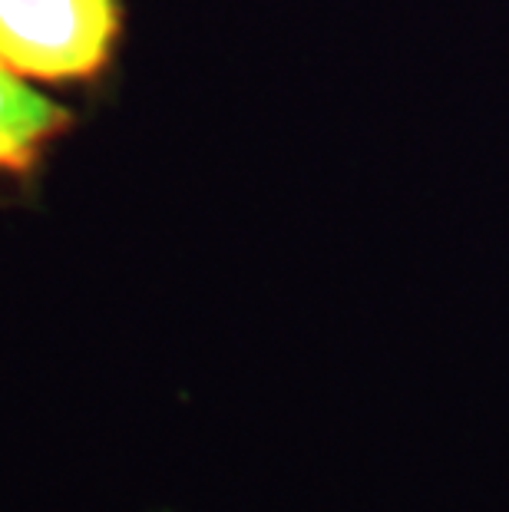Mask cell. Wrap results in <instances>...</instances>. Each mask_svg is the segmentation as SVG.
Here are the masks:
<instances>
[{
	"label": "cell",
	"instance_id": "7a4b0ae2",
	"mask_svg": "<svg viewBox=\"0 0 509 512\" xmlns=\"http://www.w3.org/2000/svg\"><path fill=\"white\" fill-rule=\"evenodd\" d=\"M67 116L17 80L0 60V172H24Z\"/></svg>",
	"mask_w": 509,
	"mask_h": 512
},
{
	"label": "cell",
	"instance_id": "3957f363",
	"mask_svg": "<svg viewBox=\"0 0 509 512\" xmlns=\"http://www.w3.org/2000/svg\"><path fill=\"white\" fill-rule=\"evenodd\" d=\"M153 512H169V509H153Z\"/></svg>",
	"mask_w": 509,
	"mask_h": 512
},
{
	"label": "cell",
	"instance_id": "6da1fadb",
	"mask_svg": "<svg viewBox=\"0 0 509 512\" xmlns=\"http://www.w3.org/2000/svg\"><path fill=\"white\" fill-rule=\"evenodd\" d=\"M119 34V0H0V60L30 80H90Z\"/></svg>",
	"mask_w": 509,
	"mask_h": 512
}]
</instances>
